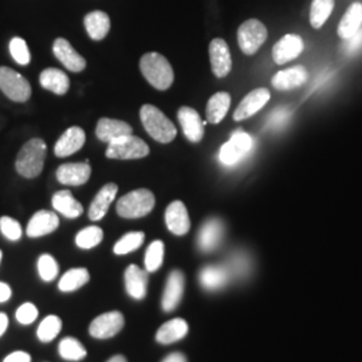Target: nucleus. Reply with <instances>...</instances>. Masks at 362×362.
Wrapping results in <instances>:
<instances>
[{
    "label": "nucleus",
    "mask_w": 362,
    "mask_h": 362,
    "mask_svg": "<svg viewBox=\"0 0 362 362\" xmlns=\"http://www.w3.org/2000/svg\"><path fill=\"white\" fill-rule=\"evenodd\" d=\"M47 155V145L42 139H31L19 151L15 169L16 172L26 179L38 177L43 170L45 160Z\"/></svg>",
    "instance_id": "nucleus-1"
},
{
    "label": "nucleus",
    "mask_w": 362,
    "mask_h": 362,
    "mask_svg": "<svg viewBox=\"0 0 362 362\" xmlns=\"http://www.w3.org/2000/svg\"><path fill=\"white\" fill-rule=\"evenodd\" d=\"M140 69L145 79L157 90H167L175 79L173 69L168 59L158 52H148L140 61Z\"/></svg>",
    "instance_id": "nucleus-2"
},
{
    "label": "nucleus",
    "mask_w": 362,
    "mask_h": 362,
    "mask_svg": "<svg viewBox=\"0 0 362 362\" xmlns=\"http://www.w3.org/2000/svg\"><path fill=\"white\" fill-rule=\"evenodd\" d=\"M140 118L148 134L161 144H168L175 140L177 130L175 124L153 105H144L140 110Z\"/></svg>",
    "instance_id": "nucleus-3"
},
{
    "label": "nucleus",
    "mask_w": 362,
    "mask_h": 362,
    "mask_svg": "<svg viewBox=\"0 0 362 362\" xmlns=\"http://www.w3.org/2000/svg\"><path fill=\"white\" fill-rule=\"evenodd\" d=\"M155 204V194L141 188L122 196L117 202V214L125 219H139L149 215Z\"/></svg>",
    "instance_id": "nucleus-4"
},
{
    "label": "nucleus",
    "mask_w": 362,
    "mask_h": 362,
    "mask_svg": "<svg viewBox=\"0 0 362 362\" xmlns=\"http://www.w3.org/2000/svg\"><path fill=\"white\" fill-rule=\"evenodd\" d=\"M0 90L13 103H27L33 93L26 78L6 66L0 67Z\"/></svg>",
    "instance_id": "nucleus-5"
},
{
    "label": "nucleus",
    "mask_w": 362,
    "mask_h": 362,
    "mask_svg": "<svg viewBox=\"0 0 362 362\" xmlns=\"http://www.w3.org/2000/svg\"><path fill=\"white\" fill-rule=\"evenodd\" d=\"M149 155V146L141 139L128 134L107 145L106 157L113 160H137Z\"/></svg>",
    "instance_id": "nucleus-6"
},
{
    "label": "nucleus",
    "mask_w": 362,
    "mask_h": 362,
    "mask_svg": "<svg viewBox=\"0 0 362 362\" xmlns=\"http://www.w3.org/2000/svg\"><path fill=\"white\" fill-rule=\"evenodd\" d=\"M267 37V27L258 19H248L238 28V43L246 55L257 54Z\"/></svg>",
    "instance_id": "nucleus-7"
},
{
    "label": "nucleus",
    "mask_w": 362,
    "mask_h": 362,
    "mask_svg": "<svg viewBox=\"0 0 362 362\" xmlns=\"http://www.w3.org/2000/svg\"><path fill=\"white\" fill-rule=\"evenodd\" d=\"M252 139L242 129L233 132L231 139L220 148L219 160L224 165H235L248 155L252 148Z\"/></svg>",
    "instance_id": "nucleus-8"
},
{
    "label": "nucleus",
    "mask_w": 362,
    "mask_h": 362,
    "mask_svg": "<svg viewBox=\"0 0 362 362\" xmlns=\"http://www.w3.org/2000/svg\"><path fill=\"white\" fill-rule=\"evenodd\" d=\"M125 325L124 315L119 311L105 313L91 322L90 336L97 339H107L118 334Z\"/></svg>",
    "instance_id": "nucleus-9"
},
{
    "label": "nucleus",
    "mask_w": 362,
    "mask_h": 362,
    "mask_svg": "<svg viewBox=\"0 0 362 362\" xmlns=\"http://www.w3.org/2000/svg\"><path fill=\"white\" fill-rule=\"evenodd\" d=\"M209 59L214 74L218 78L227 77L233 69L230 47L224 39L215 38L209 43Z\"/></svg>",
    "instance_id": "nucleus-10"
},
{
    "label": "nucleus",
    "mask_w": 362,
    "mask_h": 362,
    "mask_svg": "<svg viewBox=\"0 0 362 362\" xmlns=\"http://www.w3.org/2000/svg\"><path fill=\"white\" fill-rule=\"evenodd\" d=\"M305 49L303 39L296 34H287L279 39L272 47V59L276 65H285L296 59Z\"/></svg>",
    "instance_id": "nucleus-11"
},
{
    "label": "nucleus",
    "mask_w": 362,
    "mask_h": 362,
    "mask_svg": "<svg viewBox=\"0 0 362 362\" xmlns=\"http://www.w3.org/2000/svg\"><path fill=\"white\" fill-rule=\"evenodd\" d=\"M270 98H272V94L266 88H259L255 90L250 91L236 107L233 113V119L243 121L257 115L260 109H263L267 105Z\"/></svg>",
    "instance_id": "nucleus-12"
},
{
    "label": "nucleus",
    "mask_w": 362,
    "mask_h": 362,
    "mask_svg": "<svg viewBox=\"0 0 362 362\" xmlns=\"http://www.w3.org/2000/svg\"><path fill=\"white\" fill-rule=\"evenodd\" d=\"M177 118L184 132V136L191 143H200L203 140L206 122L202 121V117L194 109L189 106H182L179 109Z\"/></svg>",
    "instance_id": "nucleus-13"
},
{
    "label": "nucleus",
    "mask_w": 362,
    "mask_h": 362,
    "mask_svg": "<svg viewBox=\"0 0 362 362\" xmlns=\"http://www.w3.org/2000/svg\"><path fill=\"white\" fill-rule=\"evenodd\" d=\"M52 52L57 59L65 66L67 70L73 73H79L85 70L86 59L76 52V49L64 38H57L52 45Z\"/></svg>",
    "instance_id": "nucleus-14"
},
{
    "label": "nucleus",
    "mask_w": 362,
    "mask_h": 362,
    "mask_svg": "<svg viewBox=\"0 0 362 362\" xmlns=\"http://www.w3.org/2000/svg\"><path fill=\"white\" fill-rule=\"evenodd\" d=\"M309 81V71L305 66H294L278 71L272 79L274 89L288 91L297 89Z\"/></svg>",
    "instance_id": "nucleus-15"
},
{
    "label": "nucleus",
    "mask_w": 362,
    "mask_h": 362,
    "mask_svg": "<svg viewBox=\"0 0 362 362\" xmlns=\"http://www.w3.org/2000/svg\"><path fill=\"white\" fill-rule=\"evenodd\" d=\"M165 224L173 235L182 236L191 228V219L187 207L180 200L172 202L165 211Z\"/></svg>",
    "instance_id": "nucleus-16"
},
{
    "label": "nucleus",
    "mask_w": 362,
    "mask_h": 362,
    "mask_svg": "<svg viewBox=\"0 0 362 362\" xmlns=\"http://www.w3.org/2000/svg\"><path fill=\"white\" fill-rule=\"evenodd\" d=\"M85 141H86L85 130L81 129L79 127H71L66 130L55 144L54 153L57 157H67V156L74 155L83 148Z\"/></svg>",
    "instance_id": "nucleus-17"
},
{
    "label": "nucleus",
    "mask_w": 362,
    "mask_h": 362,
    "mask_svg": "<svg viewBox=\"0 0 362 362\" xmlns=\"http://www.w3.org/2000/svg\"><path fill=\"white\" fill-rule=\"evenodd\" d=\"M91 176V167L88 163H70L62 164L57 169V179L65 185H83Z\"/></svg>",
    "instance_id": "nucleus-18"
},
{
    "label": "nucleus",
    "mask_w": 362,
    "mask_h": 362,
    "mask_svg": "<svg viewBox=\"0 0 362 362\" xmlns=\"http://www.w3.org/2000/svg\"><path fill=\"white\" fill-rule=\"evenodd\" d=\"M184 286H185V278L184 274L175 270L169 274L168 281L164 290L163 296V309L164 311H173L180 305L181 298L184 294Z\"/></svg>",
    "instance_id": "nucleus-19"
},
{
    "label": "nucleus",
    "mask_w": 362,
    "mask_h": 362,
    "mask_svg": "<svg viewBox=\"0 0 362 362\" xmlns=\"http://www.w3.org/2000/svg\"><path fill=\"white\" fill-rule=\"evenodd\" d=\"M224 236V226L219 219H211L204 223L197 235V245L203 252H211L219 247Z\"/></svg>",
    "instance_id": "nucleus-20"
},
{
    "label": "nucleus",
    "mask_w": 362,
    "mask_h": 362,
    "mask_svg": "<svg viewBox=\"0 0 362 362\" xmlns=\"http://www.w3.org/2000/svg\"><path fill=\"white\" fill-rule=\"evenodd\" d=\"M132 133L133 129L129 124H127L125 121L113 119V118H101L95 128V134L98 140L106 144L112 143Z\"/></svg>",
    "instance_id": "nucleus-21"
},
{
    "label": "nucleus",
    "mask_w": 362,
    "mask_h": 362,
    "mask_svg": "<svg viewBox=\"0 0 362 362\" xmlns=\"http://www.w3.org/2000/svg\"><path fill=\"white\" fill-rule=\"evenodd\" d=\"M59 226V219L57 214L50 211H38L27 226V236L30 238H40L45 235L54 233Z\"/></svg>",
    "instance_id": "nucleus-22"
},
{
    "label": "nucleus",
    "mask_w": 362,
    "mask_h": 362,
    "mask_svg": "<svg viewBox=\"0 0 362 362\" xmlns=\"http://www.w3.org/2000/svg\"><path fill=\"white\" fill-rule=\"evenodd\" d=\"M118 187L115 182H109L104 185L100 192L95 194L94 200L91 202L90 208H89V218L94 221L103 219L110 204L116 199Z\"/></svg>",
    "instance_id": "nucleus-23"
},
{
    "label": "nucleus",
    "mask_w": 362,
    "mask_h": 362,
    "mask_svg": "<svg viewBox=\"0 0 362 362\" xmlns=\"http://www.w3.org/2000/svg\"><path fill=\"white\" fill-rule=\"evenodd\" d=\"M362 26V4L353 3L344 13L339 25H338V37L344 40L351 38Z\"/></svg>",
    "instance_id": "nucleus-24"
},
{
    "label": "nucleus",
    "mask_w": 362,
    "mask_h": 362,
    "mask_svg": "<svg viewBox=\"0 0 362 362\" xmlns=\"http://www.w3.org/2000/svg\"><path fill=\"white\" fill-rule=\"evenodd\" d=\"M39 82L43 89L52 91L58 95H64L70 89V79L66 76V73L55 67L45 69L40 73Z\"/></svg>",
    "instance_id": "nucleus-25"
},
{
    "label": "nucleus",
    "mask_w": 362,
    "mask_h": 362,
    "mask_svg": "<svg viewBox=\"0 0 362 362\" xmlns=\"http://www.w3.org/2000/svg\"><path fill=\"white\" fill-rule=\"evenodd\" d=\"M231 275L227 267L223 266H207L200 272V284L208 291H218L228 284Z\"/></svg>",
    "instance_id": "nucleus-26"
},
{
    "label": "nucleus",
    "mask_w": 362,
    "mask_h": 362,
    "mask_svg": "<svg viewBox=\"0 0 362 362\" xmlns=\"http://www.w3.org/2000/svg\"><path fill=\"white\" fill-rule=\"evenodd\" d=\"M125 286L130 297L143 299L146 296L148 275L139 266L130 264L125 272Z\"/></svg>",
    "instance_id": "nucleus-27"
},
{
    "label": "nucleus",
    "mask_w": 362,
    "mask_h": 362,
    "mask_svg": "<svg viewBox=\"0 0 362 362\" xmlns=\"http://www.w3.org/2000/svg\"><path fill=\"white\" fill-rule=\"evenodd\" d=\"M231 106V95L227 91H219L214 94L208 101L206 115L209 124H220L223 118L227 116Z\"/></svg>",
    "instance_id": "nucleus-28"
},
{
    "label": "nucleus",
    "mask_w": 362,
    "mask_h": 362,
    "mask_svg": "<svg viewBox=\"0 0 362 362\" xmlns=\"http://www.w3.org/2000/svg\"><path fill=\"white\" fill-rule=\"evenodd\" d=\"M52 207L69 219H76L83 212L82 204L67 189L59 191L52 196Z\"/></svg>",
    "instance_id": "nucleus-29"
},
{
    "label": "nucleus",
    "mask_w": 362,
    "mask_h": 362,
    "mask_svg": "<svg viewBox=\"0 0 362 362\" xmlns=\"http://www.w3.org/2000/svg\"><path fill=\"white\" fill-rule=\"evenodd\" d=\"M85 28L93 40H103L110 31V18L104 11H93L85 16Z\"/></svg>",
    "instance_id": "nucleus-30"
},
{
    "label": "nucleus",
    "mask_w": 362,
    "mask_h": 362,
    "mask_svg": "<svg viewBox=\"0 0 362 362\" xmlns=\"http://www.w3.org/2000/svg\"><path fill=\"white\" fill-rule=\"evenodd\" d=\"M187 333H188V324L182 318H175L158 329L156 339L163 345H169L182 339L187 336Z\"/></svg>",
    "instance_id": "nucleus-31"
},
{
    "label": "nucleus",
    "mask_w": 362,
    "mask_h": 362,
    "mask_svg": "<svg viewBox=\"0 0 362 362\" xmlns=\"http://www.w3.org/2000/svg\"><path fill=\"white\" fill-rule=\"evenodd\" d=\"M334 0H313L310 7V25L318 30L324 26L326 21L334 10Z\"/></svg>",
    "instance_id": "nucleus-32"
},
{
    "label": "nucleus",
    "mask_w": 362,
    "mask_h": 362,
    "mask_svg": "<svg viewBox=\"0 0 362 362\" xmlns=\"http://www.w3.org/2000/svg\"><path fill=\"white\" fill-rule=\"evenodd\" d=\"M89 279H90V274L86 269H71L61 278L58 287L64 293H70L86 285Z\"/></svg>",
    "instance_id": "nucleus-33"
},
{
    "label": "nucleus",
    "mask_w": 362,
    "mask_h": 362,
    "mask_svg": "<svg viewBox=\"0 0 362 362\" xmlns=\"http://www.w3.org/2000/svg\"><path fill=\"white\" fill-rule=\"evenodd\" d=\"M59 356L66 361H81L86 357L88 351L85 346L76 338H64L58 346Z\"/></svg>",
    "instance_id": "nucleus-34"
},
{
    "label": "nucleus",
    "mask_w": 362,
    "mask_h": 362,
    "mask_svg": "<svg viewBox=\"0 0 362 362\" xmlns=\"http://www.w3.org/2000/svg\"><path fill=\"white\" fill-rule=\"evenodd\" d=\"M103 239H104V231L97 226H90L77 233L76 243L79 248L90 250L93 247L98 246L103 242Z\"/></svg>",
    "instance_id": "nucleus-35"
},
{
    "label": "nucleus",
    "mask_w": 362,
    "mask_h": 362,
    "mask_svg": "<svg viewBox=\"0 0 362 362\" xmlns=\"http://www.w3.org/2000/svg\"><path fill=\"white\" fill-rule=\"evenodd\" d=\"M144 262L148 272H157L161 267L164 262V243L161 240H155L149 245Z\"/></svg>",
    "instance_id": "nucleus-36"
},
{
    "label": "nucleus",
    "mask_w": 362,
    "mask_h": 362,
    "mask_svg": "<svg viewBox=\"0 0 362 362\" xmlns=\"http://www.w3.org/2000/svg\"><path fill=\"white\" fill-rule=\"evenodd\" d=\"M61 329H62L61 318L57 315H49L39 325L37 334L42 342H52V339L61 333Z\"/></svg>",
    "instance_id": "nucleus-37"
},
{
    "label": "nucleus",
    "mask_w": 362,
    "mask_h": 362,
    "mask_svg": "<svg viewBox=\"0 0 362 362\" xmlns=\"http://www.w3.org/2000/svg\"><path fill=\"white\" fill-rule=\"evenodd\" d=\"M144 240H145L144 233L139 231V233H127L117 242L113 251L117 255H127L143 246Z\"/></svg>",
    "instance_id": "nucleus-38"
},
{
    "label": "nucleus",
    "mask_w": 362,
    "mask_h": 362,
    "mask_svg": "<svg viewBox=\"0 0 362 362\" xmlns=\"http://www.w3.org/2000/svg\"><path fill=\"white\" fill-rule=\"evenodd\" d=\"M38 272L40 278H42L45 282H52V281H54V279L58 276L59 267H58L57 260L52 258V255L43 254V255H40V258L38 259Z\"/></svg>",
    "instance_id": "nucleus-39"
},
{
    "label": "nucleus",
    "mask_w": 362,
    "mask_h": 362,
    "mask_svg": "<svg viewBox=\"0 0 362 362\" xmlns=\"http://www.w3.org/2000/svg\"><path fill=\"white\" fill-rule=\"evenodd\" d=\"M10 52L13 55V61L19 65L27 66L31 61V54H30L25 39L19 38V37L11 39Z\"/></svg>",
    "instance_id": "nucleus-40"
},
{
    "label": "nucleus",
    "mask_w": 362,
    "mask_h": 362,
    "mask_svg": "<svg viewBox=\"0 0 362 362\" xmlns=\"http://www.w3.org/2000/svg\"><path fill=\"white\" fill-rule=\"evenodd\" d=\"M0 231L4 235V238H7L11 242H16L22 238V227L19 221L8 216L0 218Z\"/></svg>",
    "instance_id": "nucleus-41"
},
{
    "label": "nucleus",
    "mask_w": 362,
    "mask_h": 362,
    "mask_svg": "<svg viewBox=\"0 0 362 362\" xmlns=\"http://www.w3.org/2000/svg\"><path fill=\"white\" fill-rule=\"evenodd\" d=\"M15 317H16L18 322H21L22 325L33 324L38 318V309L33 303H25L16 310Z\"/></svg>",
    "instance_id": "nucleus-42"
},
{
    "label": "nucleus",
    "mask_w": 362,
    "mask_h": 362,
    "mask_svg": "<svg viewBox=\"0 0 362 362\" xmlns=\"http://www.w3.org/2000/svg\"><path fill=\"white\" fill-rule=\"evenodd\" d=\"M230 266H231V267H227L230 275H231V272H233V275H235V276H239V278L247 275V272L250 270V263L247 262L245 257H238V258L233 259V262H231Z\"/></svg>",
    "instance_id": "nucleus-43"
},
{
    "label": "nucleus",
    "mask_w": 362,
    "mask_h": 362,
    "mask_svg": "<svg viewBox=\"0 0 362 362\" xmlns=\"http://www.w3.org/2000/svg\"><path fill=\"white\" fill-rule=\"evenodd\" d=\"M345 52L348 55L356 54L362 49V28H360L351 38L346 40V46H345Z\"/></svg>",
    "instance_id": "nucleus-44"
},
{
    "label": "nucleus",
    "mask_w": 362,
    "mask_h": 362,
    "mask_svg": "<svg viewBox=\"0 0 362 362\" xmlns=\"http://www.w3.org/2000/svg\"><path fill=\"white\" fill-rule=\"evenodd\" d=\"M3 362H31V357L30 354L26 351H22V350H18V351H13L11 354H8Z\"/></svg>",
    "instance_id": "nucleus-45"
},
{
    "label": "nucleus",
    "mask_w": 362,
    "mask_h": 362,
    "mask_svg": "<svg viewBox=\"0 0 362 362\" xmlns=\"http://www.w3.org/2000/svg\"><path fill=\"white\" fill-rule=\"evenodd\" d=\"M11 294H13L11 287L7 285V284L0 282V303L7 302V300L11 298Z\"/></svg>",
    "instance_id": "nucleus-46"
},
{
    "label": "nucleus",
    "mask_w": 362,
    "mask_h": 362,
    "mask_svg": "<svg viewBox=\"0 0 362 362\" xmlns=\"http://www.w3.org/2000/svg\"><path fill=\"white\" fill-rule=\"evenodd\" d=\"M163 362H188L187 361V358H185V356L182 354V353H179V351H176V353H172V354H169L167 356Z\"/></svg>",
    "instance_id": "nucleus-47"
},
{
    "label": "nucleus",
    "mask_w": 362,
    "mask_h": 362,
    "mask_svg": "<svg viewBox=\"0 0 362 362\" xmlns=\"http://www.w3.org/2000/svg\"><path fill=\"white\" fill-rule=\"evenodd\" d=\"M8 326V317L4 313H0V337L4 334V332L7 330Z\"/></svg>",
    "instance_id": "nucleus-48"
},
{
    "label": "nucleus",
    "mask_w": 362,
    "mask_h": 362,
    "mask_svg": "<svg viewBox=\"0 0 362 362\" xmlns=\"http://www.w3.org/2000/svg\"><path fill=\"white\" fill-rule=\"evenodd\" d=\"M107 362H128L127 361V358L124 357V356H115V357H112L110 360Z\"/></svg>",
    "instance_id": "nucleus-49"
},
{
    "label": "nucleus",
    "mask_w": 362,
    "mask_h": 362,
    "mask_svg": "<svg viewBox=\"0 0 362 362\" xmlns=\"http://www.w3.org/2000/svg\"><path fill=\"white\" fill-rule=\"evenodd\" d=\"M1 257H3V254H1V251H0V262H1Z\"/></svg>",
    "instance_id": "nucleus-50"
}]
</instances>
